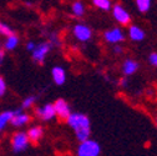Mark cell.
Segmentation results:
<instances>
[{
    "label": "cell",
    "mask_w": 157,
    "mask_h": 156,
    "mask_svg": "<svg viewBox=\"0 0 157 156\" xmlns=\"http://www.w3.org/2000/svg\"><path fill=\"white\" fill-rule=\"evenodd\" d=\"M0 34H2V35H5V36H9V35H13L14 31H13L6 24H4V23L0 21Z\"/></svg>",
    "instance_id": "21"
},
{
    "label": "cell",
    "mask_w": 157,
    "mask_h": 156,
    "mask_svg": "<svg viewBox=\"0 0 157 156\" xmlns=\"http://www.w3.org/2000/svg\"><path fill=\"white\" fill-rule=\"evenodd\" d=\"M115 51H116V53H121V48H120V46H116V48H115Z\"/></svg>",
    "instance_id": "27"
},
{
    "label": "cell",
    "mask_w": 157,
    "mask_h": 156,
    "mask_svg": "<svg viewBox=\"0 0 157 156\" xmlns=\"http://www.w3.org/2000/svg\"><path fill=\"white\" fill-rule=\"evenodd\" d=\"M50 48H51V44H46V43H43L40 45L35 46L34 50L31 51L33 53V59L37 63H43L45 60V56L50 51Z\"/></svg>",
    "instance_id": "4"
},
{
    "label": "cell",
    "mask_w": 157,
    "mask_h": 156,
    "mask_svg": "<svg viewBox=\"0 0 157 156\" xmlns=\"http://www.w3.org/2000/svg\"><path fill=\"white\" fill-rule=\"evenodd\" d=\"M29 120H30L29 115H26V114H21V110H17V111H15V114L13 115V118L10 119L9 123H11V125L19 127V126H23V125L28 124Z\"/></svg>",
    "instance_id": "9"
},
{
    "label": "cell",
    "mask_w": 157,
    "mask_h": 156,
    "mask_svg": "<svg viewBox=\"0 0 157 156\" xmlns=\"http://www.w3.org/2000/svg\"><path fill=\"white\" fill-rule=\"evenodd\" d=\"M36 115L40 118L41 120L44 121H49L51 119H54L56 116V112H55V109H54V105L51 104H48L43 107H39L36 109Z\"/></svg>",
    "instance_id": "6"
},
{
    "label": "cell",
    "mask_w": 157,
    "mask_h": 156,
    "mask_svg": "<svg viewBox=\"0 0 157 156\" xmlns=\"http://www.w3.org/2000/svg\"><path fill=\"white\" fill-rule=\"evenodd\" d=\"M100 154V145L94 140L81 141V145L77 149L78 156H97Z\"/></svg>",
    "instance_id": "2"
},
{
    "label": "cell",
    "mask_w": 157,
    "mask_h": 156,
    "mask_svg": "<svg viewBox=\"0 0 157 156\" xmlns=\"http://www.w3.org/2000/svg\"><path fill=\"white\" fill-rule=\"evenodd\" d=\"M66 121L75 131L80 130V129H90V120H89L87 116H85L84 114H78V112L71 114L70 112Z\"/></svg>",
    "instance_id": "1"
},
{
    "label": "cell",
    "mask_w": 157,
    "mask_h": 156,
    "mask_svg": "<svg viewBox=\"0 0 157 156\" xmlns=\"http://www.w3.org/2000/svg\"><path fill=\"white\" fill-rule=\"evenodd\" d=\"M150 63L153 65V66H157V53H152L150 55Z\"/></svg>",
    "instance_id": "24"
},
{
    "label": "cell",
    "mask_w": 157,
    "mask_h": 156,
    "mask_svg": "<svg viewBox=\"0 0 157 156\" xmlns=\"http://www.w3.org/2000/svg\"><path fill=\"white\" fill-rule=\"evenodd\" d=\"M43 136V129L40 126H35V127H31L28 132V138H29V141L36 144L39 140L41 139Z\"/></svg>",
    "instance_id": "12"
},
{
    "label": "cell",
    "mask_w": 157,
    "mask_h": 156,
    "mask_svg": "<svg viewBox=\"0 0 157 156\" xmlns=\"http://www.w3.org/2000/svg\"><path fill=\"white\" fill-rule=\"evenodd\" d=\"M113 16L117 21L122 25H127L130 23V14L121 6V5H115L113 6Z\"/></svg>",
    "instance_id": "8"
},
{
    "label": "cell",
    "mask_w": 157,
    "mask_h": 156,
    "mask_svg": "<svg viewBox=\"0 0 157 156\" xmlns=\"http://www.w3.org/2000/svg\"><path fill=\"white\" fill-rule=\"evenodd\" d=\"M35 99H36L35 96H29V97H26V99L23 101L21 107H23V109H29V107L35 103Z\"/></svg>",
    "instance_id": "22"
},
{
    "label": "cell",
    "mask_w": 157,
    "mask_h": 156,
    "mask_svg": "<svg viewBox=\"0 0 157 156\" xmlns=\"http://www.w3.org/2000/svg\"><path fill=\"white\" fill-rule=\"evenodd\" d=\"M35 46H36V45H35V44H34L33 41H30V43H28V45H26V49H28L29 51H33Z\"/></svg>",
    "instance_id": "25"
},
{
    "label": "cell",
    "mask_w": 157,
    "mask_h": 156,
    "mask_svg": "<svg viewBox=\"0 0 157 156\" xmlns=\"http://www.w3.org/2000/svg\"><path fill=\"white\" fill-rule=\"evenodd\" d=\"M54 109H55L56 115L63 120H66L67 116L70 115V107H69L67 103L65 100H63V99L56 100V103L54 104Z\"/></svg>",
    "instance_id": "5"
},
{
    "label": "cell",
    "mask_w": 157,
    "mask_h": 156,
    "mask_svg": "<svg viewBox=\"0 0 157 156\" xmlns=\"http://www.w3.org/2000/svg\"><path fill=\"white\" fill-rule=\"evenodd\" d=\"M136 4H137V8L140 9V11L146 13L147 10H150L151 0H136Z\"/></svg>",
    "instance_id": "18"
},
{
    "label": "cell",
    "mask_w": 157,
    "mask_h": 156,
    "mask_svg": "<svg viewBox=\"0 0 157 156\" xmlns=\"http://www.w3.org/2000/svg\"><path fill=\"white\" fill-rule=\"evenodd\" d=\"M4 56H5V53L3 49H0V65L3 64V60H4Z\"/></svg>",
    "instance_id": "26"
},
{
    "label": "cell",
    "mask_w": 157,
    "mask_h": 156,
    "mask_svg": "<svg viewBox=\"0 0 157 156\" xmlns=\"http://www.w3.org/2000/svg\"><path fill=\"white\" fill-rule=\"evenodd\" d=\"M15 114V111H5L3 114H0V130H2L13 118V115Z\"/></svg>",
    "instance_id": "16"
},
{
    "label": "cell",
    "mask_w": 157,
    "mask_h": 156,
    "mask_svg": "<svg viewBox=\"0 0 157 156\" xmlns=\"http://www.w3.org/2000/svg\"><path fill=\"white\" fill-rule=\"evenodd\" d=\"M72 11H74V14H75L76 16H82L84 13H85V8H84L82 3H80V2L74 3V5H72Z\"/></svg>",
    "instance_id": "19"
},
{
    "label": "cell",
    "mask_w": 157,
    "mask_h": 156,
    "mask_svg": "<svg viewBox=\"0 0 157 156\" xmlns=\"http://www.w3.org/2000/svg\"><path fill=\"white\" fill-rule=\"evenodd\" d=\"M121 84H122L124 86H126V80H125V79H122V81H121Z\"/></svg>",
    "instance_id": "28"
},
{
    "label": "cell",
    "mask_w": 157,
    "mask_h": 156,
    "mask_svg": "<svg viewBox=\"0 0 157 156\" xmlns=\"http://www.w3.org/2000/svg\"><path fill=\"white\" fill-rule=\"evenodd\" d=\"M105 39H106L109 43L116 44V43L122 41L124 39H125V36H124V34H122V31H121L120 29L115 28V29H112V30L105 33Z\"/></svg>",
    "instance_id": "10"
},
{
    "label": "cell",
    "mask_w": 157,
    "mask_h": 156,
    "mask_svg": "<svg viewBox=\"0 0 157 156\" xmlns=\"http://www.w3.org/2000/svg\"><path fill=\"white\" fill-rule=\"evenodd\" d=\"M5 91H6V84L3 80V77L0 76V96H3L5 94Z\"/></svg>",
    "instance_id": "23"
},
{
    "label": "cell",
    "mask_w": 157,
    "mask_h": 156,
    "mask_svg": "<svg viewBox=\"0 0 157 156\" xmlns=\"http://www.w3.org/2000/svg\"><path fill=\"white\" fill-rule=\"evenodd\" d=\"M52 80L55 81L56 85H63L66 80V75H65V70L60 66H55L52 69Z\"/></svg>",
    "instance_id": "11"
},
{
    "label": "cell",
    "mask_w": 157,
    "mask_h": 156,
    "mask_svg": "<svg viewBox=\"0 0 157 156\" xmlns=\"http://www.w3.org/2000/svg\"><path fill=\"white\" fill-rule=\"evenodd\" d=\"M90 136V129H80L76 130V138L78 141H85Z\"/></svg>",
    "instance_id": "17"
},
{
    "label": "cell",
    "mask_w": 157,
    "mask_h": 156,
    "mask_svg": "<svg viewBox=\"0 0 157 156\" xmlns=\"http://www.w3.org/2000/svg\"><path fill=\"white\" fill-rule=\"evenodd\" d=\"M137 68H139V64H137L136 61H133V60H126L125 64H124V72L126 75H131V74H133L137 70Z\"/></svg>",
    "instance_id": "14"
},
{
    "label": "cell",
    "mask_w": 157,
    "mask_h": 156,
    "mask_svg": "<svg viewBox=\"0 0 157 156\" xmlns=\"http://www.w3.org/2000/svg\"><path fill=\"white\" fill-rule=\"evenodd\" d=\"M11 145H13L14 151H16V152L24 151L28 147V145H29L28 134H25V132H16L13 136V139H11Z\"/></svg>",
    "instance_id": "3"
},
{
    "label": "cell",
    "mask_w": 157,
    "mask_h": 156,
    "mask_svg": "<svg viewBox=\"0 0 157 156\" xmlns=\"http://www.w3.org/2000/svg\"><path fill=\"white\" fill-rule=\"evenodd\" d=\"M94 4H95V6L100 8L102 10H110V8H111L110 0H94Z\"/></svg>",
    "instance_id": "20"
},
{
    "label": "cell",
    "mask_w": 157,
    "mask_h": 156,
    "mask_svg": "<svg viewBox=\"0 0 157 156\" xmlns=\"http://www.w3.org/2000/svg\"><path fill=\"white\" fill-rule=\"evenodd\" d=\"M74 35L76 36V39H78L80 41H87L91 39V30L90 28H87L86 25H82V24H78L74 28Z\"/></svg>",
    "instance_id": "7"
},
{
    "label": "cell",
    "mask_w": 157,
    "mask_h": 156,
    "mask_svg": "<svg viewBox=\"0 0 157 156\" xmlns=\"http://www.w3.org/2000/svg\"><path fill=\"white\" fill-rule=\"evenodd\" d=\"M130 37L133 41H141L145 37V33L141 28L139 26H131L130 28Z\"/></svg>",
    "instance_id": "13"
},
{
    "label": "cell",
    "mask_w": 157,
    "mask_h": 156,
    "mask_svg": "<svg viewBox=\"0 0 157 156\" xmlns=\"http://www.w3.org/2000/svg\"><path fill=\"white\" fill-rule=\"evenodd\" d=\"M17 43H19V37L16 35H9L6 41H5V49L6 50H14L16 46H17Z\"/></svg>",
    "instance_id": "15"
}]
</instances>
